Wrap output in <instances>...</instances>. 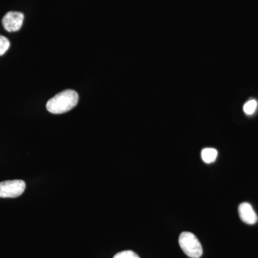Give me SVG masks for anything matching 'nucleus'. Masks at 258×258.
Returning a JSON list of instances; mask_svg holds the SVG:
<instances>
[{
  "instance_id": "3",
  "label": "nucleus",
  "mask_w": 258,
  "mask_h": 258,
  "mask_svg": "<svg viewBox=\"0 0 258 258\" xmlns=\"http://www.w3.org/2000/svg\"><path fill=\"white\" fill-rule=\"evenodd\" d=\"M26 184L23 180H10L0 182V198H15L25 191Z\"/></svg>"
},
{
  "instance_id": "9",
  "label": "nucleus",
  "mask_w": 258,
  "mask_h": 258,
  "mask_svg": "<svg viewBox=\"0 0 258 258\" xmlns=\"http://www.w3.org/2000/svg\"><path fill=\"white\" fill-rule=\"evenodd\" d=\"M113 258H140L138 254L132 250L122 251L115 254Z\"/></svg>"
},
{
  "instance_id": "8",
  "label": "nucleus",
  "mask_w": 258,
  "mask_h": 258,
  "mask_svg": "<svg viewBox=\"0 0 258 258\" xmlns=\"http://www.w3.org/2000/svg\"><path fill=\"white\" fill-rule=\"evenodd\" d=\"M10 47V40L6 37L0 35V56L4 55Z\"/></svg>"
},
{
  "instance_id": "6",
  "label": "nucleus",
  "mask_w": 258,
  "mask_h": 258,
  "mask_svg": "<svg viewBox=\"0 0 258 258\" xmlns=\"http://www.w3.org/2000/svg\"><path fill=\"white\" fill-rule=\"evenodd\" d=\"M218 152L215 149L212 148H206L202 151V159L207 164H211L216 160Z\"/></svg>"
},
{
  "instance_id": "7",
  "label": "nucleus",
  "mask_w": 258,
  "mask_h": 258,
  "mask_svg": "<svg viewBox=\"0 0 258 258\" xmlns=\"http://www.w3.org/2000/svg\"><path fill=\"white\" fill-rule=\"evenodd\" d=\"M257 102L255 100H249L244 105L243 111L247 115H252L257 109Z\"/></svg>"
},
{
  "instance_id": "2",
  "label": "nucleus",
  "mask_w": 258,
  "mask_h": 258,
  "mask_svg": "<svg viewBox=\"0 0 258 258\" xmlns=\"http://www.w3.org/2000/svg\"><path fill=\"white\" fill-rule=\"evenodd\" d=\"M180 247L188 257L200 258L203 255V249L198 237L189 232H184L179 236Z\"/></svg>"
},
{
  "instance_id": "5",
  "label": "nucleus",
  "mask_w": 258,
  "mask_h": 258,
  "mask_svg": "<svg viewBox=\"0 0 258 258\" xmlns=\"http://www.w3.org/2000/svg\"><path fill=\"white\" fill-rule=\"evenodd\" d=\"M239 215L241 220L248 225H254L257 222L258 217L250 204L243 203L240 204L238 208Z\"/></svg>"
},
{
  "instance_id": "4",
  "label": "nucleus",
  "mask_w": 258,
  "mask_h": 258,
  "mask_svg": "<svg viewBox=\"0 0 258 258\" xmlns=\"http://www.w3.org/2000/svg\"><path fill=\"white\" fill-rule=\"evenodd\" d=\"M24 15L20 12H9L3 19V25L8 32H17L21 28Z\"/></svg>"
},
{
  "instance_id": "1",
  "label": "nucleus",
  "mask_w": 258,
  "mask_h": 258,
  "mask_svg": "<svg viewBox=\"0 0 258 258\" xmlns=\"http://www.w3.org/2000/svg\"><path fill=\"white\" fill-rule=\"evenodd\" d=\"M79 94L74 90H66L47 101V111L53 114H62L71 111L79 103Z\"/></svg>"
}]
</instances>
